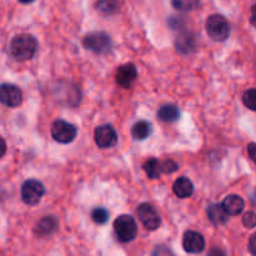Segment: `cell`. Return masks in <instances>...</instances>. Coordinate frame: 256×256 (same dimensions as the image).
Wrapping results in <instances>:
<instances>
[{
	"mask_svg": "<svg viewBox=\"0 0 256 256\" xmlns=\"http://www.w3.org/2000/svg\"><path fill=\"white\" fill-rule=\"evenodd\" d=\"M114 232L120 242H132L136 239V222L130 215H120L114 222Z\"/></svg>",
	"mask_w": 256,
	"mask_h": 256,
	"instance_id": "277c9868",
	"label": "cell"
},
{
	"mask_svg": "<svg viewBox=\"0 0 256 256\" xmlns=\"http://www.w3.org/2000/svg\"><path fill=\"white\" fill-rule=\"evenodd\" d=\"M205 29H206L210 39L218 42H225L232 32L230 22H228L226 18L220 14L210 15L206 20V24H205Z\"/></svg>",
	"mask_w": 256,
	"mask_h": 256,
	"instance_id": "7a4b0ae2",
	"label": "cell"
},
{
	"mask_svg": "<svg viewBox=\"0 0 256 256\" xmlns=\"http://www.w3.org/2000/svg\"><path fill=\"white\" fill-rule=\"evenodd\" d=\"M58 230V220L54 216H45L35 225L34 232L38 236H49Z\"/></svg>",
	"mask_w": 256,
	"mask_h": 256,
	"instance_id": "5bb4252c",
	"label": "cell"
},
{
	"mask_svg": "<svg viewBox=\"0 0 256 256\" xmlns=\"http://www.w3.org/2000/svg\"><path fill=\"white\" fill-rule=\"evenodd\" d=\"M174 9L182 12H190L199 6V0H172Z\"/></svg>",
	"mask_w": 256,
	"mask_h": 256,
	"instance_id": "44dd1931",
	"label": "cell"
},
{
	"mask_svg": "<svg viewBox=\"0 0 256 256\" xmlns=\"http://www.w3.org/2000/svg\"><path fill=\"white\" fill-rule=\"evenodd\" d=\"M248 152H249V156L252 162H255V156H256V146H255V142H252L248 148Z\"/></svg>",
	"mask_w": 256,
	"mask_h": 256,
	"instance_id": "d4e9b609",
	"label": "cell"
},
{
	"mask_svg": "<svg viewBox=\"0 0 256 256\" xmlns=\"http://www.w3.org/2000/svg\"><path fill=\"white\" fill-rule=\"evenodd\" d=\"M78 129L72 122L65 120H55L52 125V136L59 144H70L75 140Z\"/></svg>",
	"mask_w": 256,
	"mask_h": 256,
	"instance_id": "8992f818",
	"label": "cell"
},
{
	"mask_svg": "<svg viewBox=\"0 0 256 256\" xmlns=\"http://www.w3.org/2000/svg\"><path fill=\"white\" fill-rule=\"evenodd\" d=\"M196 42H195V38L192 32H182L178 35L176 40H175V48L182 54H190L195 50Z\"/></svg>",
	"mask_w": 256,
	"mask_h": 256,
	"instance_id": "4fadbf2b",
	"label": "cell"
},
{
	"mask_svg": "<svg viewBox=\"0 0 256 256\" xmlns=\"http://www.w3.org/2000/svg\"><path fill=\"white\" fill-rule=\"evenodd\" d=\"M38 50V42L32 35L19 34L10 42V54L19 62L30 60Z\"/></svg>",
	"mask_w": 256,
	"mask_h": 256,
	"instance_id": "6da1fadb",
	"label": "cell"
},
{
	"mask_svg": "<svg viewBox=\"0 0 256 256\" xmlns=\"http://www.w3.org/2000/svg\"><path fill=\"white\" fill-rule=\"evenodd\" d=\"M242 225L248 229H254L255 228V212H248L242 216Z\"/></svg>",
	"mask_w": 256,
	"mask_h": 256,
	"instance_id": "cb8c5ba5",
	"label": "cell"
},
{
	"mask_svg": "<svg viewBox=\"0 0 256 256\" xmlns=\"http://www.w3.org/2000/svg\"><path fill=\"white\" fill-rule=\"evenodd\" d=\"M22 102V92L19 86L14 84L0 85V104L8 108H18Z\"/></svg>",
	"mask_w": 256,
	"mask_h": 256,
	"instance_id": "9c48e42d",
	"label": "cell"
},
{
	"mask_svg": "<svg viewBox=\"0 0 256 256\" xmlns=\"http://www.w3.org/2000/svg\"><path fill=\"white\" fill-rule=\"evenodd\" d=\"M178 164L172 159L158 160L149 159L142 165V170L146 172L148 178L152 180L159 179L162 174H172L178 170Z\"/></svg>",
	"mask_w": 256,
	"mask_h": 256,
	"instance_id": "5b68a950",
	"label": "cell"
},
{
	"mask_svg": "<svg viewBox=\"0 0 256 256\" xmlns=\"http://www.w3.org/2000/svg\"><path fill=\"white\" fill-rule=\"evenodd\" d=\"M222 206L229 215H239L244 210L245 202L239 195H229L222 200Z\"/></svg>",
	"mask_w": 256,
	"mask_h": 256,
	"instance_id": "2e32d148",
	"label": "cell"
},
{
	"mask_svg": "<svg viewBox=\"0 0 256 256\" xmlns=\"http://www.w3.org/2000/svg\"><path fill=\"white\" fill-rule=\"evenodd\" d=\"M152 122H146V120H139L135 122L132 128V136L138 142H142L146 140L148 138L152 135Z\"/></svg>",
	"mask_w": 256,
	"mask_h": 256,
	"instance_id": "d6986e66",
	"label": "cell"
},
{
	"mask_svg": "<svg viewBox=\"0 0 256 256\" xmlns=\"http://www.w3.org/2000/svg\"><path fill=\"white\" fill-rule=\"evenodd\" d=\"M138 216L144 228L149 232H154V230L159 229L162 225V218H160L158 210L152 206L149 202H142L138 208Z\"/></svg>",
	"mask_w": 256,
	"mask_h": 256,
	"instance_id": "ba28073f",
	"label": "cell"
},
{
	"mask_svg": "<svg viewBox=\"0 0 256 256\" xmlns=\"http://www.w3.org/2000/svg\"><path fill=\"white\" fill-rule=\"evenodd\" d=\"M119 8L118 0H98L96 9L102 15H112Z\"/></svg>",
	"mask_w": 256,
	"mask_h": 256,
	"instance_id": "ffe728a7",
	"label": "cell"
},
{
	"mask_svg": "<svg viewBox=\"0 0 256 256\" xmlns=\"http://www.w3.org/2000/svg\"><path fill=\"white\" fill-rule=\"evenodd\" d=\"M180 109L176 105L172 104H166L162 105V108L158 112V119L162 122H168V124H172V122H176L180 119Z\"/></svg>",
	"mask_w": 256,
	"mask_h": 256,
	"instance_id": "e0dca14e",
	"label": "cell"
},
{
	"mask_svg": "<svg viewBox=\"0 0 256 256\" xmlns=\"http://www.w3.org/2000/svg\"><path fill=\"white\" fill-rule=\"evenodd\" d=\"M45 194V188L39 180L29 179L22 186V199L26 205H36Z\"/></svg>",
	"mask_w": 256,
	"mask_h": 256,
	"instance_id": "52a82bcc",
	"label": "cell"
},
{
	"mask_svg": "<svg viewBox=\"0 0 256 256\" xmlns=\"http://www.w3.org/2000/svg\"><path fill=\"white\" fill-rule=\"evenodd\" d=\"M242 102H244L245 106L250 110H256V90L255 89H249L244 92L242 95Z\"/></svg>",
	"mask_w": 256,
	"mask_h": 256,
	"instance_id": "603a6c76",
	"label": "cell"
},
{
	"mask_svg": "<svg viewBox=\"0 0 256 256\" xmlns=\"http://www.w3.org/2000/svg\"><path fill=\"white\" fill-rule=\"evenodd\" d=\"M94 142L102 149H110L118 142L116 130L110 125H102L94 132Z\"/></svg>",
	"mask_w": 256,
	"mask_h": 256,
	"instance_id": "30bf717a",
	"label": "cell"
},
{
	"mask_svg": "<svg viewBox=\"0 0 256 256\" xmlns=\"http://www.w3.org/2000/svg\"><path fill=\"white\" fill-rule=\"evenodd\" d=\"M172 192L180 199H188V198H190L194 194V184H192L190 179L182 176L179 179H176V182H174V185H172Z\"/></svg>",
	"mask_w": 256,
	"mask_h": 256,
	"instance_id": "9a60e30c",
	"label": "cell"
},
{
	"mask_svg": "<svg viewBox=\"0 0 256 256\" xmlns=\"http://www.w3.org/2000/svg\"><path fill=\"white\" fill-rule=\"evenodd\" d=\"M182 248L189 254H200L205 249V239L200 232L189 230L182 238Z\"/></svg>",
	"mask_w": 256,
	"mask_h": 256,
	"instance_id": "8fae6325",
	"label": "cell"
},
{
	"mask_svg": "<svg viewBox=\"0 0 256 256\" xmlns=\"http://www.w3.org/2000/svg\"><path fill=\"white\" fill-rule=\"evenodd\" d=\"M82 45L85 49L98 55L108 54L112 48V39L104 32H92L86 34L82 39Z\"/></svg>",
	"mask_w": 256,
	"mask_h": 256,
	"instance_id": "3957f363",
	"label": "cell"
},
{
	"mask_svg": "<svg viewBox=\"0 0 256 256\" xmlns=\"http://www.w3.org/2000/svg\"><path fill=\"white\" fill-rule=\"evenodd\" d=\"M6 154V142L5 140L0 136V159Z\"/></svg>",
	"mask_w": 256,
	"mask_h": 256,
	"instance_id": "4316f807",
	"label": "cell"
},
{
	"mask_svg": "<svg viewBox=\"0 0 256 256\" xmlns=\"http://www.w3.org/2000/svg\"><path fill=\"white\" fill-rule=\"evenodd\" d=\"M138 78V70L135 68L134 64L132 62H128V64L122 65L119 69L116 70V74H115V80H116L118 85L122 88H130L132 85V82L136 80Z\"/></svg>",
	"mask_w": 256,
	"mask_h": 256,
	"instance_id": "7c38bea8",
	"label": "cell"
},
{
	"mask_svg": "<svg viewBox=\"0 0 256 256\" xmlns=\"http://www.w3.org/2000/svg\"><path fill=\"white\" fill-rule=\"evenodd\" d=\"M255 242H256V235H252L250 236V240H249V249H250V252H252V255H256V250H255Z\"/></svg>",
	"mask_w": 256,
	"mask_h": 256,
	"instance_id": "484cf974",
	"label": "cell"
},
{
	"mask_svg": "<svg viewBox=\"0 0 256 256\" xmlns=\"http://www.w3.org/2000/svg\"><path fill=\"white\" fill-rule=\"evenodd\" d=\"M19 2H22V4H32V2H34L35 0H18Z\"/></svg>",
	"mask_w": 256,
	"mask_h": 256,
	"instance_id": "83f0119b",
	"label": "cell"
},
{
	"mask_svg": "<svg viewBox=\"0 0 256 256\" xmlns=\"http://www.w3.org/2000/svg\"><path fill=\"white\" fill-rule=\"evenodd\" d=\"M208 218L215 226H219L226 224L229 220V214L225 212L222 204H212L208 208Z\"/></svg>",
	"mask_w": 256,
	"mask_h": 256,
	"instance_id": "ac0fdd59",
	"label": "cell"
},
{
	"mask_svg": "<svg viewBox=\"0 0 256 256\" xmlns=\"http://www.w3.org/2000/svg\"><path fill=\"white\" fill-rule=\"evenodd\" d=\"M92 219L95 224L104 225L109 220V212L104 208H95L92 212Z\"/></svg>",
	"mask_w": 256,
	"mask_h": 256,
	"instance_id": "7402d4cb",
	"label": "cell"
}]
</instances>
